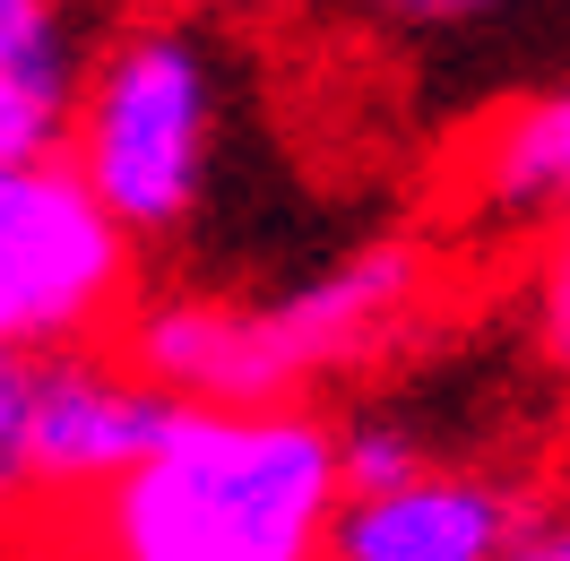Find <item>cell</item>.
<instances>
[{
	"mask_svg": "<svg viewBox=\"0 0 570 561\" xmlns=\"http://www.w3.org/2000/svg\"><path fill=\"white\" fill-rule=\"evenodd\" d=\"M346 510V441L312 397L174 406L165 441L52 519L61 561H328Z\"/></svg>",
	"mask_w": 570,
	"mask_h": 561,
	"instance_id": "6da1fadb",
	"label": "cell"
},
{
	"mask_svg": "<svg viewBox=\"0 0 570 561\" xmlns=\"http://www.w3.org/2000/svg\"><path fill=\"white\" fill-rule=\"evenodd\" d=\"M441 312V250L424 234H372L303 268L277 294H147L112 346L181 406H294L363 363H390Z\"/></svg>",
	"mask_w": 570,
	"mask_h": 561,
	"instance_id": "7a4b0ae2",
	"label": "cell"
},
{
	"mask_svg": "<svg viewBox=\"0 0 570 561\" xmlns=\"http://www.w3.org/2000/svg\"><path fill=\"white\" fill-rule=\"evenodd\" d=\"M225 156V52L199 18L147 9L96 43V70L70 121V165L96 208L139 250L181 243L216 190Z\"/></svg>",
	"mask_w": 570,
	"mask_h": 561,
	"instance_id": "3957f363",
	"label": "cell"
},
{
	"mask_svg": "<svg viewBox=\"0 0 570 561\" xmlns=\"http://www.w3.org/2000/svg\"><path fill=\"white\" fill-rule=\"evenodd\" d=\"M139 243L70 165H0V346H87L130 319Z\"/></svg>",
	"mask_w": 570,
	"mask_h": 561,
	"instance_id": "277c9868",
	"label": "cell"
},
{
	"mask_svg": "<svg viewBox=\"0 0 570 561\" xmlns=\"http://www.w3.org/2000/svg\"><path fill=\"white\" fill-rule=\"evenodd\" d=\"M535 492L544 484H528L501 457H441L432 450L397 484L346 492L328 561H501Z\"/></svg>",
	"mask_w": 570,
	"mask_h": 561,
	"instance_id": "5b68a950",
	"label": "cell"
},
{
	"mask_svg": "<svg viewBox=\"0 0 570 561\" xmlns=\"http://www.w3.org/2000/svg\"><path fill=\"white\" fill-rule=\"evenodd\" d=\"M441 181H450V208L501 243H535L570 225V78L484 105L459 130Z\"/></svg>",
	"mask_w": 570,
	"mask_h": 561,
	"instance_id": "8992f818",
	"label": "cell"
},
{
	"mask_svg": "<svg viewBox=\"0 0 570 561\" xmlns=\"http://www.w3.org/2000/svg\"><path fill=\"white\" fill-rule=\"evenodd\" d=\"M96 70L78 0H0V165H61Z\"/></svg>",
	"mask_w": 570,
	"mask_h": 561,
	"instance_id": "52a82bcc",
	"label": "cell"
},
{
	"mask_svg": "<svg viewBox=\"0 0 570 561\" xmlns=\"http://www.w3.org/2000/svg\"><path fill=\"white\" fill-rule=\"evenodd\" d=\"M519 337H528V363L570 397V225L535 234L519 259Z\"/></svg>",
	"mask_w": 570,
	"mask_h": 561,
	"instance_id": "ba28073f",
	"label": "cell"
},
{
	"mask_svg": "<svg viewBox=\"0 0 570 561\" xmlns=\"http://www.w3.org/2000/svg\"><path fill=\"white\" fill-rule=\"evenodd\" d=\"M36 372L43 346H0V526L52 519L36 475Z\"/></svg>",
	"mask_w": 570,
	"mask_h": 561,
	"instance_id": "9c48e42d",
	"label": "cell"
},
{
	"mask_svg": "<svg viewBox=\"0 0 570 561\" xmlns=\"http://www.w3.org/2000/svg\"><path fill=\"white\" fill-rule=\"evenodd\" d=\"M519 9L528 0H337V18L381 43H459V36H484L501 18H519Z\"/></svg>",
	"mask_w": 570,
	"mask_h": 561,
	"instance_id": "30bf717a",
	"label": "cell"
},
{
	"mask_svg": "<svg viewBox=\"0 0 570 561\" xmlns=\"http://www.w3.org/2000/svg\"><path fill=\"white\" fill-rule=\"evenodd\" d=\"M337 441H346V492H372V484H397V475H415L432 457L424 423L415 415H390V406H363V415L337 423Z\"/></svg>",
	"mask_w": 570,
	"mask_h": 561,
	"instance_id": "8fae6325",
	"label": "cell"
},
{
	"mask_svg": "<svg viewBox=\"0 0 570 561\" xmlns=\"http://www.w3.org/2000/svg\"><path fill=\"white\" fill-rule=\"evenodd\" d=\"M501 561H570V492H535Z\"/></svg>",
	"mask_w": 570,
	"mask_h": 561,
	"instance_id": "7c38bea8",
	"label": "cell"
},
{
	"mask_svg": "<svg viewBox=\"0 0 570 561\" xmlns=\"http://www.w3.org/2000/svg\"><path fill=\"white\" fill-rule=\"evenodd\" d=\"M234 9H268V0H234Z\"/></svg>",
	"mask_w": 570,
	"mask_h": 561,
	"instance_id": "4fadbf2b",
	"label": "cell"
}]
</instances>
